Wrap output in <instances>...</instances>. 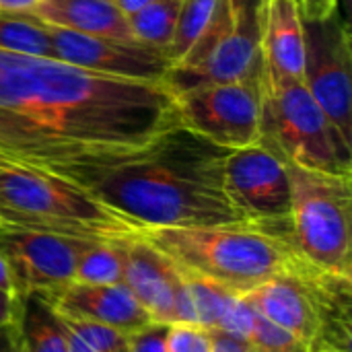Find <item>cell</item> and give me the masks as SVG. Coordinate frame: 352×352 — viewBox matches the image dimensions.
Instances as JSON below:
<instances>
[{"instance_id": "21", "label": "cell", "mask_w": 352, "mask_h": 352, "mask_svg": "<svg viewBox=\"0 0 352 352\" xmlns=\"http://www.w3.org/2000/svg\"><path fill=\"white\" fill-rule=\"evenodd\" d=\"M179 2L182 0H157L128 16L134 39L165 52L173 39Z\"/></svg>"}, {"instance_id": "7", "label": "cell", "mask_w": 352, "mask_h": 352, "mask_svg": "<svg viewBox=\"0 0 352 352\" xmlns=\"http://www.w3.org/2000/svg\"><path fill=\"white\" fill-rule=\"evenodd\" d=\"M260 144L285 165L352 173V146L342 140L303 82L272 87L264 78Z\"/></svg>"}, {"instance_id": "33", "label": "cell", "mask_w": 352, "mask_h": 352, "mask_svg": "<svg viewBox=\"0 0 352 352\" xmlns=\"http://www.w3.org/2000/svg\"><path fill=\"white\" fill-rule=\"evenodd\" d=\"M64 322V320H62ZM66 326V324H64ZM66 352H93L68 326H66Z\"/></svg>"}, {"instance_id": "27", "label": "cell", "mask_w": 352, "mask_h": 352, "mask_svg": "<svg viewBox=\"0 0 352 352\" xmlns=\"http://www.w3.org/2000/svg\"><path fill=\"white\" fill-rule=\"evenodd\" d=\"M167 332L169 324L153 322L146 328L128 334L126 352H167Z\"/></svg>"}, {"instance_id": "6", "label": "cell", "mask_w": 352, "mask_h": 352, "mask_svg": "<svg viewBox=\"0 0 352 352\" xmlns=\"http://www.w3.org/2000/svg\"><path fill=\"white\" fill-rule=\"evenodd\" d=\"M291 182V235L314 266L352 278V173L287 165Z\"/></svg>"}, {"instance_id": "4", "label": "cell", "mask_w": 352, "mask_h": 352, "mask_svg": "<svg viewBox=\"0 0 352 352\" xmlns=\"http://www.w3.org/2000/svg\"><path fill=\"white\" fill-rule=\"evenodd\" d=\"M241 297L309 352H351L352 278L297 256L280 274Z\"/></svg>"}, {"instance_id": "24", "label": "cell", "mask_w": 352, "mask_h": 352, "mask_svg": "<svg viewBox=\"0 0 352 352\" xmlns=\"http://www.w3.org/2000/svg\"><path fill=\"white\" fill-rule=\"evenodd\" d=\"M62 320L93 352H126L128 334L95 322L70 320V318H62Z\"/></svg>"}, {"instance_id": "36", "label": "cell", "mask_w": 352, "mask_h": 352, "mask_svg": "<svg viewBox=\"0 0 352 352\" xmlns=\"http://www.w3.org/2000/svg\"><path fill=\"white\" fill-rule=\"evenodd\" d=\"M320 352H336V351H320Z\"/></svg>"}, {"instance_id": "9", "label": "cell", "mask_w": 352, "mask_h": 352, "mask_svg": "<svg viewBox=\"0 0 352 352\" xmlns=\"http://www.w3.org/2000/svg\"><path fill=\"white\" fill-rule=\"evenodd\" d=\"M305 25V76L303 85L324 109L342 140L352 146V43L351 27L338 8Z\"/></svg>"}, {"instance_id": "3", "label": "cell", "mask_w": 352, "mask_h": 352, "mask_svg": "<svg viewBox=\"0 0 352 352\" xmlns=\"http://www.w3.org/2000/svg\"><path fill=\"white\" fill-rule=\"evenodd\" d=\"M142 237L161 250L184 274L212 280L237 295L280 274L301 256L293 243L291 221L276 225L161 227L144 229Z\"/></svg>"}, {"instance_id": "15", "label": "cell", "mask_w": 352, "mask_h": 352, "mask_svg": "<svg viewBox=\"0 0 352 352\" xmlns=\"http://www.w3.org/2000/svg\"><path fill=\"white\" fill-rule=\"evenodd\" d=\"M39 295L62 318L103 324L124 334H134L155 322L126 285H82L70 280Z\"/></svg>"}, {"instance_id": "2", "label": "cell", "mask_w": 352, "mask_h": 352, "mask_svg": "<svg viewBox=\"0 0 352 352\" xmlns=\"http://www.w3.org/2000/svg\"><path fill=\"white\" fill-rule=\"evenodd\" d=\"M227 153L175 126L78 186L142 229L248 223L225 190Z\"/></svg>"}, {"instance_id": "1", "label": "cell", "mask_w": 352, "mask_h": 352, "mask_svg": "<svg viewBox=\"0 0 352 352\" xmlns=\"http://www.w3.org/2000/svg\"><path fill=\"white\" fill-rule=\"evenodd\" d=\"M179 126L165 82L0 50V157L80 184Z\"/></svg>"}, {"instance_id": "35", "label": "cell", "mask_w": 352, "mask_h": 352, "mask_svg": "<svg viewBox=\"0 0 352 352\" xmlns=\"http://www.w3.org/2000/svg\"><path fill=\"white\" fill-rule=\"evenodd\" d=\"M6 167H16V165H12V163L6 161L4 157H0V169H6Z\"/></svg>"}, {"instance_id": "30", "label": "cell", "mask_w": 352, "mask_h": 352, "mask_svg": "<svg viewBox=\"0 0 352 352\" xmlns=\"http://www.w3.org/2000/svg\"><path fill=\"white\" fill-rule=\"evenodd\" d=\"M16 316V295L0 289V326L12 322Z\"/></svg>"}, {"instance_id": "34", "label": "cell", "mask_w": 352, "mask_h": 352, "mask_svg": "<svg viewBox=\"0 0 352 352\" xmlns=\"http://www.w3.org/2000/svg\"><path fill=\"white\" fill-rule=\"evenodd\" d=\"M0 289L14 293V289H12V278H10V272H8V266H6L2 254H0Z\"/></svg>"}, {"instance_id": "22", "label": "cell", "mask_w": 352, "mask_h": 352, "mask_svg": "<svg viewBox=\"0 0 352 352\" xmlns=\"http://www.w3.org/2000/svg\"><path fill=\"white\" fill-rule=\"evenodd\" d=\"M217 4L219 0H182L179 2L173 39L169 47L165 50L167 58L171 60V66L179 64L196 45V41L200 39V35L204 33V29L208 27L212 19Z\"/></svg>"}, {"instance_id": "19", "label": "cell", "mask_w": 352, "mask_h": 352, "mask_svg": "<svg viewBox=\"0 0 352 352\" xmlns=\"http://www.w3.org/2000/svg\"><path fill=\"white\" fill-rule=\"evenodd\" d=\"M0 50L10 54L56 58L47 25L29 12L0 10Z\"/></svg>"}, {"instance_id": "23", "label": "cell", "mask_w": 352, "mask_h": 352, "mask_svg": "<svg viewBox=\"0 0 352 352\" xmlns=\"http://www.w3.org/2000/svg\"><path fill=\"white\" fill-rule=\"evenodd\" d=\"M184 276L190 287L196 324L206 330L221 328V324L225 322V318L229 316V311L233 309V305L237 303V299L241 295H237L212 280L200 278V276H188V274H184Z\"/></svg>"}, {"instance_id": "8", "label": "cell", "mask_w": 352, "mask_h": 352, "mask_svg": "<svg viewBox=\"0 0 352 352\" xmlns=\"http://www.w3.org/2000/svg\"><path fill=\"white\" fill-rule=\"evenodd\" d=\"M264 80L214 82L175 95L179 126L204 140L237 151L260 142Z\"/></svg>"}, {"instance_id": "31", "label": "cell", "mask_w": 352, "mask_h": 352, "mask_svg": "<svg viewBox=\"0 0 352 352\" xmlns=\"http://www.w3.org/2000/svg\"><path fill=\"white\" fill-rule=\"evenodd\" d=\"M39 0H0V10L4 12H27Z\"/></svg>"}, {"instance_id": "17", "label": "cell", "mask_w": 352, "mask_h": 352, "mask_svg": "<svg viewBox=\"0 0 352 352\" xmlns=\"http://www.w3.org/2000/svg\"><path fill=\"white\" fill-rule=\"evenodd\" d=\"M27 12L50 27L82 35L136 41L128 16L113 0H39Z\"/></svg>"}, {"instance_id": "12", "label": "cell", "mask_w": 352, "mask_h": 352, "mask_svg": "<svg viewBox=\"0 0 352 352\" xmlns=\"http://www.w3.org/2000/svg\"><path fill=\"white\" fill-rule=\"evenodd\" d=\"M266 0H233L235 21L219 47L196 68H171L165 85L173 95L214 82L264 80L262 14Z\"/></svg>"}, {"instance_id": "5", "label": "cell", "mask_w": 352, "mask_h": 352, "mask_svg": "<svg viewBox=\"0 0 352 352\" xmlns=\"http://www.w3.org/2000/svg\"><path fill=\"white\" fill-rule=\"evenodd\" d=\"M0 223L87 241H126L144 231L80 186L23 167L0 169Z\"/></svg>"}, {"instance_id": "28", "label": "cell", "mask_w": 352, "mask_h": 352, "mask_svg": "<svg viewBox=\"0 0 352 352\" xmlns=\"http://www.w3.org/2000/svg\"><path fill=\"white\" fill-rule=\"evenodd\" d=\"M210 334V349L212 352H256L250 338L241 334H233L227 330H208Z\"/></svg>"}, {"instance_id": "29", "label": "cell", "mask_w": 352, "mask_h": 352, "mask_svg": "<svg viewBox=\"0 0 352 352\" xmlns=\"http://www.w3.org/2000/svg\"><path fill=\"white\" fill-rule=\"evenodd\" d=\"M0 352H23L19 328H16V320L0 326Z\"/></svg>"}, {"instance_id": "13", "label": "cell", "mask_w": 352, "mask_h": 352, "mask_svg": "<svg viewBox=\"0 0 352 352\" xmlns=\"http://www.w3.org/2000/svg\"><path fill=\"white\" fill-rule=\"evenodd\" d=\"M124 285L155 322L196 324L184 272L142 233L124 241Z\"/></svg>"}, {"instance_id": "32", "label": "cell", "mask_w": 352, "mask_h": 352, "mask_svg": "<svg viewBox=\"0 0 352 352\" xmlns=\"http://www.w3.org/2000/svg\"><path fill=\"white\" fill-rule=\"evenodd\" d=\"M116 4H118V8L126 14V16H132L134 12H138L140 8H144V6H148V4H153V2H157V0H113Z\"/></svg>"}, {"instance_id": "25", "label": "cell", "mask_w": 352, "mask_h": 352, "mask_svg": "<svg viewBox=\"0 0 352 352\" xmlns=\"http://www.w3.org/2000/svg\"><path fill=\"white\" fill-rule=\"evenodd\" d=\"M248 338L256 352H309L295 336H291L287 330L278 328L258 311L254 316Z\"/></svg>"}, {"instance_id": "11", "label": "cell", "mask_w": 352, "mask_h": 352, "mask_svg": "<svg viewBox=\"0 0 352 352\" xmlns=\"http://www.w3.org/2000/svg\"><path fill=\"white\" fill-rule=\"evenodd\" d=\"M225 190L248 223L276 225L289 221L291 182L287 165L260 142L227 153Z\"/></svg>"}, {"instance_id": "10", "label": "cell", "mask_w": 352, "mask_h": 352, "mask_svg": "<svg viewBox=\"0 0 352 352\" xmlns=\"http://www.w3.org/2000/svg\"><path fill=\"white\" fill-rule=\"evenodd\" d=\"M91 241L0 223V254L14 295L47 293L74 278L76 262Z\"/></svg>"}, {"instance_id": "18", "label": "cell", "mask_w": 352, "mask_h": 352, "mask_svg": "<svg viewBox=\"0 0 352 352\" xmlns=\"http://www.w3.org/2000/svg\"><path fill=\"white\" fill-rule=\"evenodd\" d=\"M14 320L23 352H66V326L43 295H16Z\"/></svg>"}, {"instance_id": "26", "label": "cell", "mask_w": 352, "mask_h": 352, "mask_svg": "<svg viewBox=\"0 0 352 352\" xmlns=\"http://www.w3.org/2000/svg\"><path fill=\"white\" fill-rule=\"evenodd\" d=\"M167 352H212L210 334L196 324H169Z\"/></svg>"}, {"instance_id": "20", "label": "cell", "mask_w": 352, "mask_h": 352, "mask_svg": "<svg viewBox=\"0 0 352 352\" xmlns=\"http://www.w3.org/2000/svg\"><path fill=\"white\" fill-rule=\"evenodd\" d=\"M72 280L82 285H124V241H91L78 256Z\"/></svg>"}, {"instance_id": "14", "label": "cell", "mask_w": 352, "mask_h": 352, "mask_svg": "<svg viewBox=\"0 0 352 352\" xmlns=\"http://www.w3.org/2000/svg\"><path fill=\"white\" fill-rule=\"evenodd\" d=\"M47 31L58 60L97 74L142 82H165L171 70V60L163 50L140 41L82 35L50 25Z\"/></svg>"}, {"instance_id": "16", "label": "cell", "mask_w": 352, "mask_h": 352, "mask_svg": "<svg viewBox=\"0 0 352 352\" xmlns=\"http://www.w3.org/2000/svg\"><path fill=\"white\" fill-rule=\"evenodd\" d=\"M260 50L268 85L283 87L303 82L307 43L299 0L264 2Z\"/></svg>"}]
</instances>
